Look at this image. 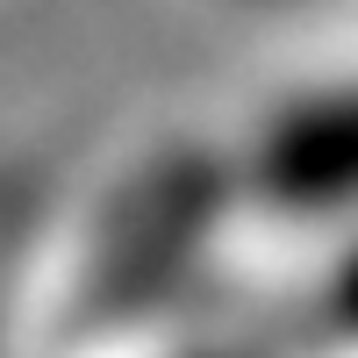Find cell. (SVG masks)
Masks as SVG:
<instances>
[{
    "mask_svg": "<svg viewBox=\"0 0 358 358\" xmlns=\"http://www.w3.org/2000/svg\"><path fill=\"white\" fill-rule=\"evenodd\" d=\"M265 172L287 201H358V94L301 108L273 136Z\"/></svg>",
    "mask_w": 358,
    "mask_h": 358,
    "instance_id": "cell-1",
    "label": "cell"
}]
</instances>
